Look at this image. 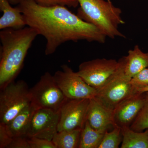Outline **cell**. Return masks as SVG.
Listing matches in <instances>:
<instances>
[{"label": "cell", "instance_id": "cell-1", "mask_svg": "<svg viewBox=\"0 0 148 148\" xmlns=\"http://www.w3.org/2000/svg\"><path fill=\"white\" fill-rule=\"evenodd\" d=\"M17 6L24 14L27 26L45 38L46 55L53 54L67 42H106L107 36L103 32L65 6H44L33 0H21Z\"/></svg>", "mask_w": 148, "mask_h": 148}, {"label": "cell", "instance_id": "cell-2", "mask_svg": "<svg viewBox=\"0 0 148 148\" xmlns=\"http://www.w3.org/2000/svg\"><path fill=\"white\" fill-rule=\"evenodd\" d=\"M38 35L32 28L1 30L0 40V88L14 81L23 68L33 42Z\"/></svg>", "mask_w": 148, "mask_h": 148}, {"label": "cell", "instance_id": "cell-3", "mask_svg": "<svg viewBox=\"0 0 148 148\" xmlns=\"http://www.w3.org/2000/svg\"><path fill=\"white\" fill-rule=\"evenodd\" d=\"M79 7L77 15L83 20L98 28L112 39L125 36L119 31L125 24L121 8L107 0H77Z\"/></svg>", "mask_w": 148, "mask_h": 148}, {"label": "cell", "instance_id": "cell-4", "mask_svg": "<svg viewBox=\"0 0 148 148\" xmlns=\"http://www.w3.org/2000/svg\"><path fill=\"white\" fill-rule=\"evenodd\" d=\"M118 69L105 85L97 90L94 97L98 103L110 110L115 108L127 98L139 92L124 72V56L119 60Z\"/></svg>", "mask_w": 148, "mask_h": 148}, {"label": "cell", "instance_id": "cell-5", "mask_svg": "<svg viewBox=\"0 0 148 148\" xmlns=\"http://www.w3.org/2000/svg\"><path fill=\"white\" fill-rule=\"evenodd\" d=\"M32 103L30 89L22 80L1 89L0 123L6 124Z\"/></svg>", "mask_w": 148, "mask_h": 148}, {"label": "cell", "instance_id": "cell-6", "mask_svg": "<svg viewBox=\"0 0 148 148\" xmlns=\"http://www.w3.org/2000/svg\"><path fill=\"white\" fill-rule=\"evenodd\" d=\"M32 103L38 109L47 108L60 111L68 98L56 82L53 75L46 72L39 81L30 88Z\"/></svg>", "mask_w": 148, "mask_h": 148}, {"label": "cell", "instance_id": "cell-7", "mask_svg": "<svg viewBox=\"0 0 148 148\" xmlns=\"http://www.w3.org/2000/svg\"><path fill=\"white\" fill-rule=\"evenodd\" d=\"M119 65V60L97 58L81 63L77 73L88 84L98 90L110 79Z\"/></svg>", "mask_w": 148, "mask_h": 148}, {"label": "cell", "instance_id": "cell-8", "mask_svg": "<svg viewBox=\"0 0 148 148\" xmlns=\"http://www.w3.org/2000/svg\"><path fill=\"white\" fill-rule=\"evenodd\" d=\"M61 70L53 75L56 82L64 95L72 99H91L95 97L97 90L87 84L77 72L68 65L61 66Z\"/></svg>", "mask_w": 148, "mask_h": 148}, {"label": "cell", "instance_id": "cell-9", "mask_svg": "<svg viewBox=\"0 0 148 148\" xmlns=\"http://www.w3.org/2000/svg\"><path fill=\"white\" fill-rule=\"evenodd\" d=\"M90 99H68L60 110L57 131L82 129L86 121Z\"/></svg>", "mask_w": 148, "mask_h": 148}, {"label": "cell", "instance_id": "cell-10", "mask_svg": "<svg viewBox=\"0 0 148 148\" xmlns=\"http://www.w3.org/2000/svg\"><path fill=\"white\" fill-rule=\"evenodd\" d=\"M60 111L37 109L32 118L27 136L51 141L57 132Z\"/></svg>", "mask_w": 148, "mask_h": 148}, {"label": "cell", "instance_id": "cell-11", "mask_svg": "<svg viewBox=\"0 0 148 148\" xmlns=\"http://www.w3.org/2000/svg\"><path fill=\"white\" fill-rule=\"evenodd\" d=\"M145 92L136 93L120 103L112 112L113 127H130L140 112L145 100Z\"/></svg>", "mask_w": 148, "mask_h": 148}, {"label": "cell", "instance_id": "cell-12", "mask_svg": "<svg viewBox=\"0 0 148 148\" xmlns=\"http://www.w3.org/2000/svg\"><path fill=\"white\" fill-rule=\"evenodd\" d=\"M112 112L103 107L94 98H91L88 110L86 121L96 130H109L111 126L113 127Z\"/></svg>", "mask_w": 148, "mask_h": 148}, {"label": "cell", "instance_id": "cell-13", "mask_svg": "<svg viewBox=\"0 0 148 148\" xmlns=\"http://www.w3.org/2000/svg\"><path fill=\"white\" fill-rule=\"evenodd\" d=\"M38 109L36 106L31 103L13 119L5 124L8 132L12 138L27 136L32 118Z\"/></svg>", "mask_w": 148, "mask_h": 148}, {"label": "cell", "instance_id": "cell-14", "mask_svg": "<svg viewBox=\"0 0 148 148\" xmlns=\"http://www.w3.org/2000/svg\"><path fill=\"white\" fill-rule=\"evenodd\" d=\"M0 10L2 16L0 18V29H18L27 26L24 14L18 7H12L7 0H0Z\"/></svg>", "mask_w": 148, "mask_h": 148}, {"label": "cell", "instance_id": "cell-15", "mask_svg": "<svg viewBox=\"0 0 148 148\" xmlns=\"http://www.w3.org/2000/svg\"><path fill=\"white\" fill-rule=\"evenodd\" d=\"M124 58L125 73L130 77L148 67V53L142 51L138 45L128 51Z\"/></svg>", "mask_w": 148, "mask_h": 148}, {"label": "cell", "instance_id": "cell-16", "mask_svg": "<svg viewBox=\"0 0 148 148\" xmlns=\"http://www.w3.org/2000/svg\"><path fill=\"white\" fill-rule=\"evenodd\" d=\"M121 148H148V128L144 132H136L129 127L122 128Z\"/></svg>", "mask_w": 148, "mask_h": 148}, {"label": "cell", "instance_id": "cell-17", "mask_svg": "<svg viewBox=\"0 0 148 148\" xmlns=\"http://www.w3.org/2000/svg\"><path fill=\"white\" fill-rule=\"evenodd\" d=\"M82 130L57 131L51 141L56 148H78Z\"/></svg>", "mask_w": 148, "mask_h": 148}, {"label": "cell", "instance_id": "cell-18", "mask_svg": "<svg viewBox=\"0 0 148 148\" xmlns=\"http://www.w3.org/2000/svg\"><path fill=\"white\" fill-rule=\"evenodd\" d=\"M106 132L94 129L86 121L81 132L78 148H98Z\"/></svg>", "mask_w": 148, "mask_h": 148}, {"label": "cell", "instance_id": "cell-19", "mask_svg": "<svg viewBox=\"0 0 148 148\" xmlns=\"http://www.w3.org/2000/svg\"><path fill=\"white\" fill-rule=\"evenodd\" d=\"M121 128L114 127L111 131L107 130L104 134L101 145L98 148H118L123 140Z\"/></svg>", "mask_w": 148, "mask_h": 148}, {"label": "cell", "instance_id": "cell-20", "mask_svg": "<svg viewBox=\"0 0 148 148\" xmlns=\"http://www.w3.org/2000/svg\"><path fill=\"white\" fill-rule=\"evenodd\" d=\"M144 104L130 128L136 132H143L148 128V91L145 92Z\"/></svg>", "mask_w": 148, "mask_h": 148}, {"label": "cell", "instance_id": "cell-21", "mask_svg": "<svg viewBox=\"0 0 148 148\" xmlns=\"http://www.w3.org/2000/svg\"><path fill=\"white\" fill-rule=\"evenodd\" d=\"M130 82L138 92L139 90L143 88L148 86V67L131 78Z\"/></svg>", "mask_w": 148, "mask_h": 148}, {"label": "cell", "instance_id": "cell-22", "mask_svg": "<svg viewBox=\"0 0 148 148\" xmlns=\"http://www.w3.org/2000/svg\"><path fill=\"white\" fill-rule=\"evenodd\" d=\"M40 5L44 6L62 5L69 8H77L79 5L77 0H33Z\"/></svg>", "mask_w": 148, "mask_h": 148}, {"label": "cell", "instance_id": "cell-23", "mask_svg": "<svg viewBox=\"0 0 148 148\" xmlns=\"http://www.w3.org/2000/svg\"><path fill=\"white\" fill-rule=\"evenodd\" d=\"M28 138L30 148H56L51 141L36 137Z\"/></svg>", "mask_w": 148, "mask_h": 148}, {"label": "cell", "instance_id": "cell-24", "mask_svg": "<svg viewBox=\"0 0 148 148\" xmlns=\"http://www.w3.org/2000/svg\"><path fill=\"white\" fill-rule=\"evenodd\" d=\"M12 139L8 132L5 125L0 123V148H7Z\"/></svg>", "mask_w": 148, "mask_h": 148}, {"label": "cell", "instance_id": "cell-25", "mask_svg": "<svg viewBox=\"0 0 148 148\" xmlns=\"http://www.w3.org/2000/svg\"><path fill=\"white\" fill-rule=\"evenodd\" d=\"M7 148H30L29 138L27 136H21L13 138Z\"/></svg>", "mask_w": 148, "mask_h": 148}, {"label": "cell", "instance_id": "cell-26", "mask_svg": "<svg viewBox=\"0 0 148 148\" xmlns=\"http://www.w3.org/2000/svg\"><path fill=\"white\" fill-rule=\"evenodd\" d=\"M11 5H18L21 2V0H7Z\"/></svg>", "mask_w": 148, "mask_h": 148}, {"label": "cell", "instance_id": "cell-27", "mask_svg": "<svg viewBox=\"0 0 148 148\" xmlns=\"http://www.w3.org/2000/svg\"><path fill=\"white\" fill-rule=\"evenodd\" d=\"M148 91V86L147 87L143 88L139 90V92H144Z\"/></svg>", "mask_w": 148, "mask_h": 148}, {"label": "cell", "instance_id": "cell-28", "mask_svg": "<svg viewBox=\"0 0 148 148\" xmlns=\"http://www.w3.org/2000/svg\"><path fill=\"white\" fill-rule=\"evenodd\" d=\"M107 1H111V0H107Z\"/></svg>", "mask_w": 148, "mask_h": 148}]
</instances>
